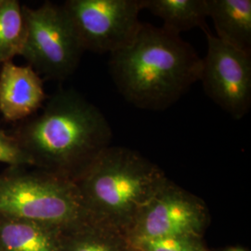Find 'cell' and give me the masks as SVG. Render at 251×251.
<instances>
[{
	"label": "cell",
	"mask_w": 251,
	"mask_h": 251,
	"mask_svg": "<svg viewBox=\"0 0 251 251\" xmlns=\"http://www.w3.org/2000/svg\"><path fill=\"white\" fill-rule=\"evenodd\" d=\"M28 168L9 167L0 174V217L62 229L87 217L73 181Z\"/></svg>",
	"instance_id": "277c9868"
},
{
	"label": "cell",
	"mask_w": 251,
	"mask_h": 251,
	"mask_svg": "<svg viewBox=\"0 0 251 251\" xmlns=\"http://www.w3.org/2000/svg\"><path fill=\"white\" fill-rule=\"evenodd\" d=\"M220 40L251 54V0H206Z\"/></svg>",
	"instance_id": "8fae6325"
},
{
	"label": "cell",
	"mask_w": 251,
	"mask_h": 251,
	"mask_svg": "<svg viewBox=\"0 0 251 251\" xmlns=\"http://www.w3.org/2000/svg\"><path fill=\"white\" fill-rule=\"evenodd\" d=\"M204 32L207 50L199 81L217 105L239 120L251 106V54L223 42L208 28Z\"/></svg>",
	"instance_id": "ba28073f"
},
{
	"label": "cell",
	"mask_w": 251,
	"mask_h": 251,
	"mask_svg": "<svg viewBox=\"0 0 251 251\" xmlns=\"http://www.w3.org/2000/svg\"><path fill=\"white\" fill-rule=\"evenodd\" d=\"M63 6L85 51H117L132 41L142 25V0H67Z\"/></svg>",
	"instance_id": "8992f818"
},
{
	"label": "cell",
	"mask_w": 251,
	"mask_h": 251,
	"mask_svg": "<svg viewBox=\"0 0 251 251\" xmlns=\"http://www.w3.org/2000/svg\"><path fill=\"white\" fill-rule=\"evenodd\" d=\"M248 251L247 250H245V249H243V248H240V247H229V248H226V249H224V250H222V251Z\"/></svg>",
	"instance_id": "e0dca14e"
},
{
	"label": "cell",
	"mask_w": 251,
	"mask_h": 251,
	"mask_svg": "<svg viewBox=\"0 0 251 251\" xmlns=\"http://www.w3.org/2000/svg\"><path fill=\"white\" fill-rule=\"evenodd\" d=\"M26 35L23 6L18 0L0 2V65L20 56Z\"/></svg>",
	"instance_id": "5bb4252c"
},
{
	"label": "cell",
	"mask_w": 251,
	"mask_h": 251,
	"mask_svg": "<svg viewBox=\"0 0 251 251\" xmlns=\"http://www.w3.org/2000/svg\"><path fill=\"white\" fill-rule=\"evenodd\" d=\"M131 243L138 251H211L203 238L191 236L138 239Z\"/></svg>",
	"instance_id": "9a60e30c"
},
{
	"label": "cell",
	"mask_w": 251,
	"mask_h": 251,
	"mask_svg": "<svg viewBox=\"0 0 251 251\" xmlns=\"http://www.w3.org/2000/svg\"><path fill=\"white\" fill-rule=\"evenodd\" d=\"M47 100L41 76L30 66L12 61L3 63L0 71V113L9 122L33 117Z\"/></svg>",
	"instance_id": "9c48e42d"
},
{
	"label": "cell",
	"mask_w": 251,
	"mask_h": 251,
	"mask_svg": "<svg viewBox=\"0 0 251 251\" xmlns=\"http://www.w3.org/2000/svg\"><path fill=\"white\" fill-rule=\"evenodd\" d=\"M169 179L140 152L111 145L74 183L87 217L126 234Z\"/></svg>",
	"instance_id": "3957f363"
},
{
	"label": "cell",
	"mask_w": 251,
	"mask_h": 251,
	"mask_svg": "<svg viewBox=\"0 0 251 251\" xmlns=\"http://www.w3.org/2000/svg\"><path fill=\"white\" fill-rule=\"evenodd\" d=\"M34 169L75 182L111 146V126L99 108L73 89L57 90L42 112L9 132Z\"/></svg>",
	"instance_id": "6da1fadb"
},
{
	"label": "cell",
	"mask_w": 251,
	"mask_h": 251,
	"mask_svg": "<svg viewBox=\"0 0 251 251\" xmlns=\"http://www.w3.org/2000/svg\"><path fill=\"white\" fill-rule=\"evenodd\" d=\"M143 9L160 18L163 28L180 36L181 32L207 27L206 0H142Z\"/></svg>",
	"instance_id": "4fadbf2b"
},
{
	"label": "cell",
	"mask_w": 251,
	"mask_h": 251,
	"mask_svg": "<svg viewBox=\"0 0 251 251\" xmlns=\"http://www.w3.org/2000/svg\"><path fill=\"white\" fill-rule=\"evenodd\" d=\"M210 213L203 199L169 179L126 233L130 241L165 237L203 238Z\"/></svg>",
	"instance_id": "52a82bcc"
},
{
	"label": "cell",
	"mask_w": 251,
	"mask_h": 251,
	"mask_svg": "<svg viewBox=\"0 0 251 251\" xmlns=\"http://www.w3.org/2000/svg\"><path fill=\"white\" fill-rule=\"evenodd\" d=\"M0 163L7 164L9 167H33L31 158L21 147L18 141L2 128H0Z\"/></svg>",
	"instance_id": "2e32d148"
},
{
	"label": "cell",
	"mask_w": 251,
	"mask_h": 251,
	"mask_svg": "<svg viewBox=\"0 0 251 251\" xmlns=\"http://www.w3.org/2000/svg\"><path fill=\"white\" fill-rule=\"evenodd\" d=\"M203 58L179 35L142 23L132 41L110 54L119 93L136 107L163 111L200 80Z\"/></svg>",
	"instance_id": "7a4b0ae2"
},
{
	"label": "cell",
	"mask_w": 251,
	"mask_h": 251,
	"mask_svg": "<svg viewBox=\"0 0 251 251\" xmlns=\"http://www.w3.org/2000/svg\"><path fill=\"white\" fill-rule=\"evenodd\" d=\"M26 35L20 56L39 75L64 80L76 71L85 52L63 5L45 1L32 9L23 5Z\"/></svg>",
	"instance_id": "5b68a950"
},
{
	"label": "cell",
	"mask_w": 251,
	"mask_h": 251,
	"mask_svg": "<svg viewBox=\"0 0 251 251\" xmlns=\"http://www.w3.org/2000/svg\"><path fill=\"white\" fill-rule=\"evenodd\" d=\"M62 251H138L126 233L89 217L62 231Z\"/></svg>",
	"instance_id": "7c38bea8"
},
{
	"label": "cell",
	"mask_w": 251,
	"mask_h": 251,
	"mask_svg": "<svg viewBox=\"0 0 251 251\" xmlns=\"http://www.w3.org/2000/svg\"><path fill=\"white\" fill-rule=\"evenodd\" d=\"M0 2H1V0H0Z\"/></svg>",
	"instance_id": "ac0fdd59"
},
{
	"label": "cell",
	"mask_w": 251,
	"mask_h": 251,
	"mask_svg": "<svg viewBox=\"0 0 251 251\" xmlns=\"http://www.w3.org/2000/svg\"><path fill=\"white\" fill-rule=\"evenodd\" d=\"M62 228L0 217V251H62Z\"/></svg>",
	"instance_id": "30bf717a"
}]
</instances>
